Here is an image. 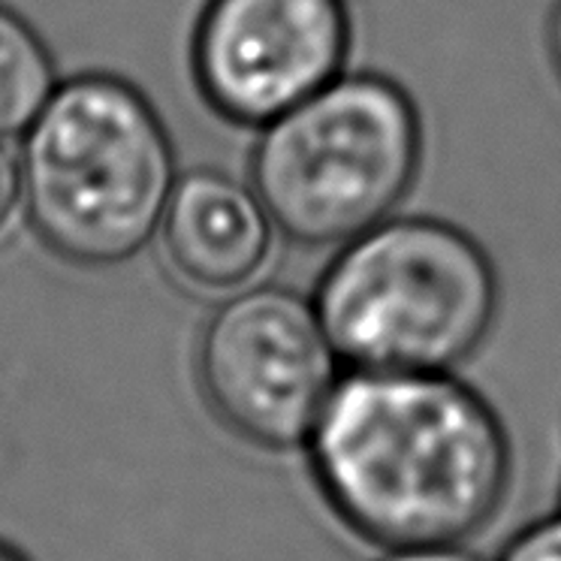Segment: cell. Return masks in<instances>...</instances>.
I'll return each mask as SVG.
<instances>
[{
	"label": "cell",
	"instance_id": "6da1fadb",
	"mask_svg": "<svg viewBox=\"0 0 561 561\" xmlns=\"http://www.w3.org/2000/svg\"><path fill=\"white\" fill-rule=\"evenodd\" d=\"M302 450L335 519L380 549L474 540L516 468L495 404L456 371L344 368Z\"/></svg>",
	"mask_w": 561,
	"mask_h": 561
},
{
	"label": "cell",
	"instance_id": "7a4b0ae2",
	"mask_svg": "<svg viewBox=\"0 0 561 561\" xmlns=\"http://www.w3.org/2000/svg\"><path fill=\"white\" fill-rule=\"evenodd\" d=\"M19 163L31 227L76 266H118L139 254L179 182L158 110L110 73L58 82L25 130Z\"/></svg>",
	"mask_w": 561,
	"mask_h": 561
},
{
	"label": "cell",
	"instance_id": "3957f363",
	"mask_svg": "<svg viewBox=\"0 0 561 561\" xmlns=\"http://www.w3.org/2000/svg\"><path fill=\"white\" fill-rule=\"evenodd\" d=\"M311 299L344 368L456 371L499 320L501 280L459 224L390 215L339 244Z\"/></svg>",
	"mask_w": 561,
	"mask_h": 561
},
{
	"label": "cell",
	"instance_id": "277c9868",
	"mask_svg": "<svg viewBox=\"0 0 561 561\" xmlns=\"http://www.w3.org/2000/svg\"><path fill=\"white\" fill-rule=\"evenodd\" d=\"M423 115L392 76L344 70L260 127L251 184L284 239L339 248L396 215L423 167Z\"/></svg>",
	"mask_w": 561,
	"mask_h": 561
},
{
	"label": "cell",
	"instance_id": "5b68a950",
	"mask_svg": "<svg viewBox=\"0 0 561 561\" xmlns=\"http://www.w3.org/2000/svg\"><path fill=\"white\" fill-rule=\"evenodd\" d=\"M342 375L314 299L280 284L236 290L196 344V380L211 414L260 450L306 447Z\"/></svg>",
	"mask_w": 561,
	"mask_h": 561
},
{
	"label": "cell",
	"instance_id": "8992f818",
	"mask_svg": "<svg viewBox=\"0 0 561 561\" xmlns=\"http://www.w3.org/2000/svg\"><path fill=\"white\" fill-rule=\"evenodd\" d=\"M347 0H208L191 64L220 118L260 130L347 70Z\"/></svg>",
	"mask_w": 561,
	"mask_h": 561
},
{
	"label": "cell",
	"instance_id": "52a82bcc",
	"mask_svg": "<svg viewBox=\"0 0 561 561\" xmlns=\"http://www.w3.org/2000/svg\"><path fill=\"white\" fill-rule=\"evenodd\" d=\"M160 230L184 280L208 294H236L266 268L278 227L254 184L206 167L175 182Z\"/></svg>",
	"mask_w": 561,
	"mask_h": 561
},
{
	"label": "cell",
	"instance_id": "ba28073f",
	"mask_svg": "<svg viewBox=\"0 0 561 561\" xmlns=\"http://www.w3.org/2000/svg\"><path fill=\"white\" fill-rule=\"evenodd\" d=\"M55 88V58L37 27L0 3V142L25 134Z\"/></svg>",
	"mask_w": 561,
	"mask_h": 561
},
{
	"label": "cell",
	"instance_id": "9c48e42d",
	"mask_svg": "<svg viewBox=\"0 0 561 561\" xmlns=\"http://www.w3.org/2000/svg\"><path fill=\"white\" fill-rule=\"evenodd\" d=\"M495 561H561V507L523 525Z\"/></svg>",
	"mask_w": 561,
	"mask_h": 561
},
{
	"label": "cell",
	"instance_id": "30bf717a",
	"mask_svg": "<svg viewBox=\"0 0 561 561\" xmlns=\"http://www.w3.org/2000/svg\"><path fill=\"white\" fill-rule=\"evenodd\" d=\"M25 199V187H22V163L0 146V232L10 227L15 208Z\"/></svg>",
	"mask_w": 561,
	"mask_h": 561
},
{
	"label": "cell",
	"instance_id": "8fae6325",
	"mask_svg": "<svg viewBox=\"0 0 561 561\" xmlns=\"http://www.w3.org/2000/svg\"><path fill=\"white\" fill-rule=\"evenodd\" d=\"M375 561H486L477 552L462 547H404V549H387L380 559Z\"/></svg>",
	"mask_w": 561,
	"mask_h": 561
},
{
	"label": "cell",
	"instance_id": "7c38bea8",
	"mask_svg": "<svg viewBox=\"0 0 561 561\" xmlns=\"http://www.w3.org/2000/svg\"><path fill=\"white\" fill-rule=\"evenodd\" d=\"M547 51L549 61H552V70H556L561 82V0L552 3V10L547 15Z\"/></svg>",
	"mask_w": 561,
	"mask_h": 561
},
{
	"label": "cell",
	"instance_id": "4fadbf2b",
	"mask_svg": "<svg viewBox=\"0 0 561 561\" xmlns=\"http://www.w3.org/2000/svg\"><path fill=\"white\" fill-rule=\"evenodd\" d=\"M0 561H25V559H22V556H19L15 549L3 547V543H0Z\"/></svg>",
	"mask_w": 561,
	"mask_h": 561
}]
</instances>
